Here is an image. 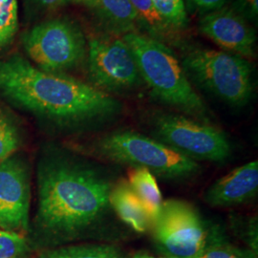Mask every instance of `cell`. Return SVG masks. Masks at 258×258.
I'll return each mask as SVG.
<instances>
[{
	"mask_svg": "<svg viewBox=\"0 0 258 258\" xmlns=\"http://www.w3.org/2000/svg\"><path fill=\"white\" fill-rule=\"evenodd\" d=\"M0 96L61 126L108 121L122 108L110 94L74 78L43 71L18 55L0 58Z\"/></svg>",
	"mask_w": 258,
	"mask_h": 258,
	"instance_id": "obj_1",
	"label": "cell"
},
{
	"mask_svg": "<svg viewBox=\"0 0 258 258\" xmlns=\"http://www.w3.org/2000/svg\"><path fill=\"white\" fill-rule=\"evenodd\" d=\"M109 172L60 157L42 162L37 173V224L48 235L70 238L102 227L116 215Z\"/></svg>",
	"mask_w": 258,
	"mask_h": 258,
	"instance_id": "obj_2",
	"label": "cell"
},
{
	"mask_svg": "<svg viewBox=\"0 0 258 258\" xmlns=\"http://www.w3.org/2000/svg\"><path fill=\"white\" fill-rule=\"evenodd\" d=\"M122 38L134 55L143 83L156 99L185 116L210 123L211 112L169 47L139 32Z\"/></svg>",
	"mask_w": 258,
	"mask_h": 258,
	"instance_id": "obj_3",
	"label": "cell"
},
{
	"mask_svg": "<svg viewBox=\"0 0 258 258\" xmlns=\"http://www.w3.org/2000/svg\"><path fill=\"white\" fill-rule=\"evenodd\" d=\"M189 82L231 107H243L253 97V66L225 51L190 48L180 61Z\"/></svg>",
	"mask_w": 258,
	"mask_h": 258,
	"instance_id": "obj_4",
	"label": "cell"
},
{
	"mask_svg": "<svg viewBox=\"0 0 258 258\" xmlns=\"http://www.w3.org/2000/svg\"><path fill=\"white\" fill-rule=\"evenodd\" d=\"M95 154L117 165L142 167L168 180L192 177L199 164L158 140L132 130H117L102 136L94 145Z\"/></svg>",
	"mask_w": 258,
	"mask_h": 258,
	"instance_id": "obj_5",
	"label": "cell"
},
{
	"mask_svg": "<svg viewBox=\"0 0 258 258\" xmlns=\"http://www.w3.org/2000/svg\"><path fill=\"white\" fill-rule=\"evenodd\" d=\"M87 44L80 25L64 18L41 22L22 37V46L36 66L55 74L82 64L87 56Z\"/></svg>",
	"mask_w": 258,
	"mask_h": 258,
	"instance_id": "obj_6",
	"label": "cell"
},
{
	"mask_svg": "<svg viewBox=\"0 0 258 258\" xmlns=\"http://www.w3.org/2000/svg\"><path fill=\"white\" fill-rule=\"evenodd\" d=\"M151 228L158 248L171 257L196 258L221 236L217 229H209L194 206L174 199L163 203Z\"/></svg>",
	"mask_w": 258,
	"mask_h": 258,
	"instance_id": "obj_7",
	"label": "cell"
},
{
	"mask_svg": "<svg viewBox=\"0 0 258 258\" xmlns=\"http://www.w3.org/2000/svg\"><path fill=\"white\" fill-rule=\"evenodd\" d=\"M152 127L161 143L194 161L222 163L231 157L230 139L211 123L180 114L156 113Z\"/></svg>",
	"mask_w": 258,
	"mask_h": 258,
	"instance_id": "obj_8",
	"label": "cell"
},
{
	"mask_svg": "<svg viewBox=\"0 0 258 258\" xmlns=\"http://www.w3.org/2000/svg\"><path fill=\"white\" fill-rule=\"evenodd\" d=\"M87 42V70L94 87L110 94L133 90L144 83L134 55L122 37H95Z\"/></svg>",
	"mask_w": 258,
	"mask_h": 258,
	"instance_id": "obj_9",
	"label": "cell"
},
{
	"mask_svg": "<svg viewBox=\"0 0 258 258\" xmlns=\"http://www.w3.org/2000/svg\"><path fill=\"white\" fill-rule=\"evenodd\" d=\"M199 30L225 52L247 59L255 57V30L249 19L233 7L224 6L204 15L199 20Z\"/></svg>",
	"mask_w": 258,
	"mask_h": 258,
	"instance_id": "obj_10",
	"label": "cell"
},
{
	"mask_svg": "<svg viewBox=\"0 0 258 258\" xmlns=\"http://www.w3.org/2000/svg\"><path fill=\"white\" fill-rule=\"evenodd\" d=\"M30 183L26 165L11 156L0 163V228L27 230Z\"/></svg>",
	"mask_w": 258,
	"mask_h": 258,
	"instance_id": "obj_11",
	"label": "cell"
},
{
	"mask_svg": "<svg viewBox=\"0 0 258 258\" xmlns=\"http://www.w3.org/2000/svg\"><path fill=\"white\" fill-rule=\"evenodd\" d=\"M258 191V162L251 161L237 166L208 188L205 201L215 208L246 203Z\"/></svg>",
	"mask_w": 258,
	"mask_h": 258,
	"instance_id": "obj_12",
	"label": "cell"
},
{
	"mask_svg": "<svg viewBox=\"0 0 258 258\" xmlns=\"http://www.w3.org/2000/svg\"><path fill=\"white\" fill-rule=\"evenodd\" d=\"M86 6L113 35L138 32V18L130 0H77Z\"/></svg>",
	"mask_w": 258,
	"mask_h": 258,
	"instance_id": "obj_13",
	"label": "cell"
},
{
	"mask_svg": "<svg viewBox=\"0 0 258 258\" xmlns=\"http://www.w3.org/2000/svg\"><path fill=\"white\" fill-rule=\"evenodd\" d=\"M110 204L116 216L133 231L143 233L151 228L148 213L127 181L120 180L115 184Z\"/></svg>",
	"mask_w": 258,
	"mask_h": 258,
	"instance_id": "obj_14",
	"label": "cell"
},
{
	"mask_svg": "<svg viewBox=\"0 0 258 258\" xmlns=\"http://www.w3.org/2000/svg\"><path fill=\"white\" fill-rule=\"evenodd\" d=\"M130 2L136 11L139 27L147 32L145 35L166 45L179 43V32L161 17L152 0H130Z\"/></svg>",
	"mask_w": 258,
	"mask_h": 258,
	"instance_id": "obj_15",
	"label": "cell"
},
{
	"mask_svg": "<svg viewBox=\"0 0 258 258\" xmlns=\"http://www.w3.org/2000/svg\"><path fill=\"white\" fill-rule=\"evenodd\" d=\"M127 182L143 204L152 226L164 203L155 176L146 168L135 167L129 171Z\"/></svg>",
	"mask_w": 258,
	"mask_h": 258,
	"instance_id": "obj_16",
	"label": "cell"
},
{
	"mask_svg": "<svg viewBox=\"0 0 258 258\" xmlns=\"http://www.w3.org/2000/svg\"><path fill=\"white\" fill-rule=\"evenodd\" d=\"M39 258H127L119 248L108 244L71 246L43 252Z\"/></svg>",
	"mask_w": 258,
	"mask_h": 258,
	"instance_id": "obj_17",
	"label": "cell"
},
{
	"mask_svg": "<svg viewBox=\"0 0 258 258\" xmlns=\"http://www.w3.org/2000/svg\"><path fill=\"white\" fill-rule=\"evenodd\" d=\"M19 24L18 0H0V49L12 42Z\"/></svg>",
	"mask_w": 258,
	"mask_h": 258,
	"instance_id": "obj_18",
	"label": "cell"
},
{
	"mask_svg": "<svg viewBox=\"0 0 258 258\" xmlns=\"http://www.w3.org/2000/svg\"><path fill=\"white\" fill-rule=\"evenodd\" d=\"M161 17L176 30L181 32L188 26V16L184 0H152Z\"/></svg>",
	"mask_w": 258,
	"mask_h": 258,
	"instance_id": "obj_19",
	"label": "cell"
},
{
	"mask_svg": "<svg viewBox=\"0 0 258 258\" xmlns=\"http://www.w3.org/2000/svg\"><path fill=\"white\" fill-rule=\"evenodd\" d=\"M20 136L15 122L0 110V163L12 156L19 148Z\"/></svg>",
	"mask_w": 258,
	"mask_h": 258,
	"instance_id": "obj_20",
	"label": "cell"
},
{
	"mask_svg": "<svg viewBox=\"0 0 258 258\" xmlns=\"http://www.w3.org/2000/svg\"><path fill=\"white\" fill-rule=\"evenodd\" d=\"M196 258H257V252L230 245L221 235Z\"/></svg>",
	"mask_w": 258,
	"mask_h": 258,
	"instance_id": "obj_21",
	"label": "cell"
},
{
	"mask_svg": "<svg viewBox=\"0 0 258 258\" xmlns=\"http://www.w3.org/2000/svg\"><path fill=\"white\" fill-rule=\"evenodd\" d=\"M27 249L25 238L15 231L0 230V258H19Z\"/></svg>",
	"mask_w": 258,
	"mask_h": 258,
	"instance_id": "obj_22",
	"label": "cell"
},
{
	"mask_svg": "<svg viewBox=\"0 0 258 258\" xmlns=\"http://www.w3.org/2000/svg\"><path fill=\"white\" fill-rule=\"evenodd\" d=\"M228 0H184L186 12L204 16L209 13L221 9L226 6Z\"/></svg>",
	"mask_w": 258,
	"mask_h": 258,
	"instance_id": "obj_23",
	"label": "cell"
},
{
	"mask_svg": "<svg viewBox=\"0 0 258 258\" xmlns=\"http://www.w3.org/2000/svg\"><path fill=\"white\" fill-rule=\"evenodd\" d=\"M28 4L34 8L41 11L55 10L64 6L66 4L73 3L77 0H25Z\"/></svg>",
	"mask_w": 258,
	"mask_h": 258,
	"instance_id": "obj_24",
	"label": "cell"
},
{
	"mask_svg": "<svg viewBox=\"0 0 258 258\" xmlns=\"http://www.w3.org/2000/svg\"><path fill=\"white\" fill-rule=\"evenodd\" d=\"M234 9L237 10L246 19L256 20L257 19V0H237Z\"/></svg>",
	"mask_w": 258,
	"mask_h": 258,
	"instance_id": "obj_25",
	"label": "cell"
},
{
	"mask_svg": "<svg viewBox=\"0 0 258 258\" xmlns=\"http://www.w3.org/2000/svg\"><path fill=\"white\" fill-rule=\"evenodd\" d=\"M132 258H157L155 256H152L150 254L148 253H142V252H139L137 254H135Z\"/></svg>",
	"mask_w": 258,
	"mask_h": 258,
	"instance_id": "obj_26",
	"label": "cell"
},
{
	"mask_svg": "<svg viewBox=\"0 0 258 258\" xmlns=\"http://www.w3.org/2000/svg\"><path fill=\"white\" fill-rule=\"evenodd\" d=\"M160 258H176V257H171V256H163V257Z\"/></svg>",
	"mask_w": 258,
	"mask_h": 258,
	"instance_id": "obj_27",
	"label": "cell"
}]
</instances>
